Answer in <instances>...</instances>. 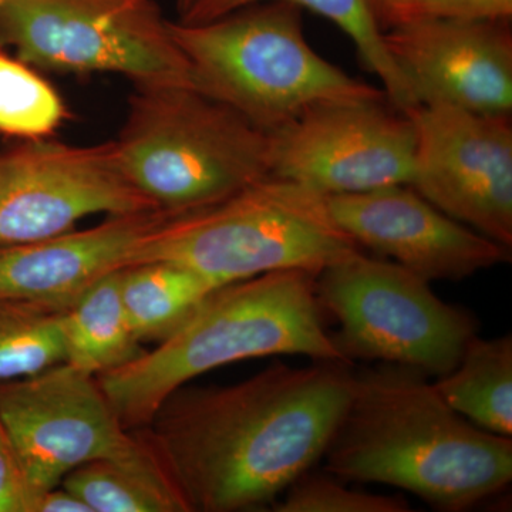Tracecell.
Here are the masks:
<instances>
[{"label":"cell","instance_id":"cell-3","mask_svg":"<svg viewBox=\"0 0 512 512\" xmlns=\"http://www.w3.org/2000/svg\"><path fill=\"white\" fill-rule=\"evenodd\" d=\"M315 276L288 269L220 286L158 348L97 376L124 427H146L185 383L229 363L302 355L350 365L323 323Z\"/></svg>","mask_w":512,"mask_h":512},{"label":"cell","instance_id":"cell-29","mask_svg":"<svg viewBox=\"0 0 512 512\" xmlns=\"http://www.w3.org/2000/svg\"><path fill=\"white\" fill-rule=\"evenodd\" d=\"M211 2H212V0H194V2H192L191 8L188 9V12L185 13L184 16H187L188 13L194 12V10L200 9V8H202V6L208 5V3H211ZM184 16H181V18H184Z\"/></svg>","mask_w":512,"mask_h":512},{"label":"cell","instance_id":"cell-24","mask_svg":"<svg viewBox=\"0 0 512 512\" xmlns=\"http://www.w3.org/2000/svg\"><path fill=\"white\" fill-rule=\"evenodd\" d=\"M511 18L512 0H412L397 23L412 19L507 22Z\"/></svg>","mask_w":512,"mask_h":512},{"label":"cell","instance_id":"cell-7","mask_svg":"<svg viewBox=\"0 0 512 512\" xmlns=\"http://www.w3.org/2000/svg\"><path fill=\"white\" fill-rule=\"evenodd\" d=\"M315 292L322 312L339 323L333 338L350 362L382 360L440 377L477 335L474 316L441 301L429 281L362 251L320 271Z\"/></svg>","mask_w":512,"mask_h":512},{"label":"cell","instance_id":"cell-4","mask_svg":"<svg viewBox=\"0 0 512 512\" xmlns=\"http://www.w3.org/2000/svg\"><path fill=\"white\" fill-rule=\"evenodd\" d=\"M192 89L237 111L266 133L318 104L387 99L319 55L299 8L264 2L208 22H170Z\"/></svg>","mask_w":512,"mask_h":512},{"label":"cell","instance_id":"cell-2","mask_svg":"<svg viewBox=\"0 0 512 512\" xmlns=\"http://www.w3.org/2000/svg\"><path fill=\"white\" fill-rule=\"evenodd\" d=\"M343 480L403 488L463 511L512 480V440L451 409L419 370L386 365L355 376V389L323 457Z\"/></svg>","mask_w":512,"mask_h":512},{"label":"cell","instance_id":"cell-8","mask_svg":"<svg viewBox=\"0 0 512 512\" xmlns=\"http://www.w3.org/2000/svg\"><path fill=\"white\" fill-rule=\"evenodd\" d=\"M0 43L15 47L22 62L56 72L192 87L154 0H0Z\"/></svg>","mask_w":512,"mask_h":512},{"label":"cell","instance_id":"cell-20","mask_svg":"<svg viewBox=\"0 0 512 512\" xmlns=\"http://www.w3.org/2000/svg\"><path fill=\"white\" fill-rule=\"evenodd\" d=\"M264 2L291 3L296 8H305L335 23L352 39L360 59L370 73L383 84L384 93L394 109H413L412 94L402 74L387 53L383 42V28L367 0H212L208 5L188 13L181 22L200 23L221 18L235 10L248 8Z\"/></svg>","mask_w":512,"mask_h":512},{"label":"cell","instance_id":"cell-19","mask_svg":"<svg viewBox=\"0 0 512 512\" xmlns=\"http://www.w3.org/2000/svg\"><path fill=\"white\" fill-rule=\"evenodd\" d=\"M217 288L205 276L173 262H144L120 271L121 299L141 343L168 338Z\"/></svg>","mask_w":512,"mask_h":512},{"label":"cell","instance_id":"cell-26","mask_svg":"<svg viewBox=\"0 0 512 512\" xmlns=\"http://www.w3.org/2000/svg\"><path fill=\"white\" fill-rule=\"evenodd\" d=\"M35 512H92L72 491L57 485L37 495Z\"/></svg>","mask_w":512,"mask_h":512},{"label":"cell","instance_id":"cell-10","mask_svg":"<svg viewBox=\"0 0 512 512\" xmlns=\"http://www.w3.org/2000/svg\"><path fill=\"white\" fill-rule=\"evenodd\" d=\"M0 419L37 493L62 484L83 464L131 456L143 446V436L128 433L96 377L66 362L0 383Z\"/></svg>","mask_w":512,"mask_h":512},{"label":"cell","instance_id":"cell-15","mask_svg":"<svg viewBox=\"0 0 512 512\" xmlns=\"http://www.w3.org/2000/svg\"><path fill=\"white\" fill-rule=\"evenodd\" d=\"M170 217L158 208L109 215L83 231L0 245V298L66 311L101 278L126 268L141 241Z\"/></svg>","mask_w":512,"mask_h":512},{"label":"cell","instance_id":"cell-11","mask_svg":"<svg viewBox=\"0 0 512 512\" xmlns=\"http://www.w3.org/2000/svg\"><path fill=\"white\" fill-rule=\"evenodd\" d=\"M404 113L416 131L410 187L448 217L511 248V116L443 104Z\"/></svg>","mask_w":512,"mask_h":512},{"label":"cell","instance_id":"cell-17","mask_svg":"<svg viewBox=\"0 0 512 512\" xmlns=\"http://www.w3.org/2000/svg\"><path fill=\"white\" fill-rule=\"evenodd\" d=\"M120 271L90 286L63 313L64 362L94 377L120 369L146 352L128 322Z\"/></svg>","mask_w":512,"mask_h":512},{"label":"cell","instance_id":"cell-14","mask_svg":"<svg viewBox=\"0 0 512 512\" xmlns=\"http://www.w3.org/2000/svg\"><path fill=\"white\" fill-rule=\"evenodd\" d=\"M333 220L359 245L426 281H461L510 261V248L448 217L410 185L326 195Z\"/></svg>","mask_w":512,"mask_h":512},{"label":"cell","instance_id":"cell-16","mask_svg":"<svg viewBox=\"0 0 512 512\" xmlns=\"http://www.w3.org/2000/svg\"><path fill=\"white\" fill-rule=\"evenodd\" d=\"M60 485L92 512H190L146 436L131 456L90 461Z\"/></svg>","mask_w":512,"mask_h":512},{"label":"cell","instance_id":"cell-22","mask_svg":"<svg viewBox=\"0 0 512 512\" xmlns=\"http://www.w3.org/2000/svg\"><path fill=\"white\" fill-rule=\"evenodd\" d=\"M63 119L64 104L56 90L28 63L0 53V131L39 140Z\"/></svg>","mask_w":512,"mask_h":512},{"label":"cell","instance_id":"cell-9","mask_svg":"<svg viewBox=\"0 0 512 512\" xmlns=\"http://www.w3.org/2000/svg\"><path fill=\"white\" fill-rule=\"evenodd\" d=\"M384 101H329L269 131L271 175L323 195L410 185L413 121Z\"/></svg>","mask_w":512,"mask_h":512},{"label":"cell","instance_id":"cell-6","mask_svg":"<svg viewBox=\"0 0 512 512\" xmlns=\"http://www.w3.org/2000/svg\"><path fill=\"white\" fill-rule=\"evenodd\" d=\"M114 146L128 180L173 215L271 175L269 134L187 86H137Z\"/></svg>","mask_w":512,"mask_h":512},{"label":"cell","instance_id":"cell-23","mask_svg":"<svg viewBox=\"0 0 512 512\" xmlns=\"http://www.w3.org/2000/svg\"><path fill=\"white\" fill-rule=\"evenodd\" d=\"M279 512H407L410 504L402 497L350 490L329 478L303 474L288 488Z\"/></svg>","mask_w":512,"mask_h":512},{"label":"cell","instance_id":"cell-27","mask_svg":"<svg viewBox=\"0 0 512 512\" xmlns=\"http://www.w3.org/2000/svg\"><path fill=\"white\" fill-rule=\"evenodd\" d=\"M367 2L375 13L377 22L387 29L399 22L404 10L412 0H367Z\"/></svg>","mask_w":512,"mask_h":512},{"label":"cell","instance_id":"cell-18","mask_svg":"<svg viewBox=\"0 0 512 512\" xmlns=\"http://www.w3.org/2000/svg\"><path fill=\"white\" fill-rule=\"evenodd\" d=\"M444 402L485 431L512 436V338L467 343L458 365L433 383Z\"/></svg>","mask_w":512,"mask_h":512},{"label":"cell","instance_id":"cell-21","mask_svg":"<svg viewBox=\"0 0 512 512\" xmlns=\"http://www.w3.org/2000/svg\"><path fill=\"white\" fill-rule=\"evenodd\" d=\"M63 313L40 303L0 298V383L66 360Z\"/></svg>","mask_w":512,"mask_h":512},{"label":"cell","instance_id":"cell-12","mask_svg":"<svg viewBox=\"0 0 512 512\" xmlns=\"http://www.w3.org/2000/svg\"><path fill=\"white\" fill-rule=\"evenodd\" d=\"M154 208L128 180L114 141L96 146L33 141L0 156V245L56 237L90 215Z\"/></svg>","mask_w":512,"mask_h":512},{"label":"cell","instance_id":"cell-28","mask_svg":"<svg viewBox=\"0 0 512 512\" xmlns=\"http://www.w3.org/2000/svg\"><path fill=\"white\" fill-rule=\"evenodd\" d=\"M192 2H194V0H177V9L178 13H180V18L188 12V9L191 8Z\"/></svg>","mask_w":512,"mask_h":512},{"label":"cell","instance_id":"cell-25","mask_svg":"<svg viewBox=\"0 0 512 512\" xmlns=\"http://www.w3.org/2000/svg\"><path fill=\"white\" fill-rule=\"evenodd\" d=\"M39 494L30 485L15 446L0 419V512H35Z\"/></svg>","mask_w":512,"mask_h":512},{"label":"cell","instance_id":"cell-1","mask_svg":"<svg viewBox=\"0 0 512 512\" xmlns=\"http://www.w3.org/2000/svg\"><path fill=\"white\" fill-rule=\"evenodd\" d=\"M353 389L346 363H276L232 386L178 389L146 439L190 512L251 510L323 457Z\"/></svg>","mask_w":512,"mask_h":512},{"label":"cell","instance_id":"cell-5","mask_svg":"<svg viewBox=\"0 0 512 512\" xmlns=\"http://www.w3.org/2000/svg\"><path fill=\"white\" fill-rule=\"evenodd\" d=\"M360 251L333 220L326 195L269 175L211 207L168 218L128 266L173 262L224 286L288 269L318 275Z\"/></svg>","mask_w":512,"mask_h":512},{"label":"cell","instance_id":"cell-13","mask_svg":"<svg viewBox=\"0 0 512 512\" xmlns=\"http://www.w3.org/2000/svg\"><path fill=\"white\" fill-rule=\"evenodd\" d=\"M414 107L443 104L511 116L512 36L507 22L412 19L383 30Z\"/></svg>","mask_w":512,"mask_h":512}]
</instances>
